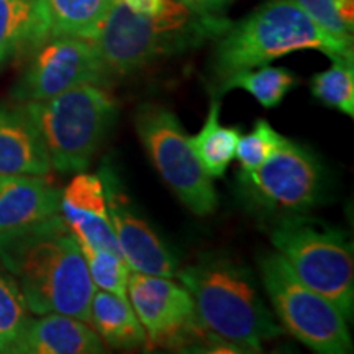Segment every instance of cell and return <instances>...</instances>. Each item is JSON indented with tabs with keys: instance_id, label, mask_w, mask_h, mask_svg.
<instances>
[{
	"instance_id": "1",
	"label": "cell",
	"mask_w": 354,
	"mask_h": 354,
	"mask_svg": "<svg viewBox=\"0 0 354 354\" xmlns=\"http://www.w3.org/2000/svg\"><path fill=\"white\" fill-rule=\"evenodd\" d=\"M0 263L30 312L63 313L88 323L95 286L82 248L61 214L0 234Z\"/></svg>"
},
{
	"instance_id": "2",
	"label": "cell",
	"mask_w": 354,
	"mask_h": 354,
	"mask_svg": "<svg viewBox=\"0 0 354 354\" xmlns=\"http://www.w3.org/2000/svg\"><path fill=\"white\" fill-rule=\"evenodd\" d=\"M176 277L192 295L198 325L233 353H259L282 333L253 272L230 254H203Z\"/></svg>"
},
{
	"instance_id": "3",
	"label": "cell",
	"mask_w": 354,
	"mask_h": 354,
	"mask_svg": "<svg viewBox=\"0 0 354 354\" xmlns=\"http://www.w3.org/2000/svg\"><path fill=\"white\" fill-rule=\"evenodd\" d=\"M216 15H201L177 0H162L161 10L141 15L113 0L100 32L92 39L105 84L130 76L161 56L196 46L227 30Z\"/></svg>"
},
{
	"instance_id": "4",
	"label": "cell",
	"mask_w": 354,
	"mask_h": 354,
	"mask_svg": "<svg viewBox=\"0 0 354 354\" xmlns=\"http://www.w3.org/2000/svg\"><path fill=\"white\" fill-rule=\"evenodd\" d=\"M302 50H317L333 59L353 56V43L331 37L294 0H268L220 35L212 68L216 87L236 74Z\"/></svg>"
},
{
	"instance_id": "5",
	"label": "cell",
	"mask_w": 354,
	"mask_h": 354,
	"mask_svg": "<svg viewBox=\"0 0 354 354\" xmlns=\"http://www.w3.org/2000/svg\"><path fill=\"white\" fill-rule=\"evenodd\" d=\"M51 167L82 172L91 165L117 117L113 97L97 84H82L46 100L26 102Z\"/></svg>"
},
{
	"instance_id": "6",
	"label": "cell",
	"mask_w": 354,
	"mask_h": 354,
	"mask_svg": "<svg viewBox=\"0 0 354 354\" xmlns=\"http://www.w3.org/2000/svg\"><path fill=\"white\" fill-rule=\"evenodd\" d=\"M271 243L305 286L331 300L351 320L354 259L346 233L300 215L286 216L272 227Z\"/></svg>"
},
{
	"instance_id": "7",
	"label": "cell",
	"mask_w": 354,
	"mask_h": 354,
	"mask_svg": "<svg viewBox=\"0 0 354 354\" xmlns=\"http://www.w3.org/2000/svg\"><path fill=\"white\" fill-rule=\"evenodd\" d=\"M261 281L282 330L320 354H348L353 339L342 310L294 272L276 250L259 258Z\"/></svg>"
},
{
	"instance_id": "8",
	"label": "cell",
	"mask_w": 354,
	"mask_h": 354,
	"mask_svg": "<svg viewBox=\"0 0 354 354\" xmlns=\"http://www.w3.org/2000/svg\"><path fill=\"white\" fill-rule=\"evenodd\" d=\"M238 184L248 207L279 220L307 214L318 205L325 174L312 149L281 136L263 165L238 174Z\"/></svg>"
},
{
	"instance_id": "9",
	"label": "cell",
	"mask_w": 354,
	"mask_h": 354,
	"mask_svg": "<svg viewBox=\"0 0 354 354\" xmlns=\"http://www.w3.org/2000/svg\"><path fill=\"white\" fill-rule=\"evenodd\" d=\"M135 127L141 145L165 183L198 216L214 214L218 196L214 179L202 169L179 118L158 104L136 109Z\"/></svg>"
},
{
	"instance_id": "10",
	"label": "cell",
	"mask_w": 354,
	"mask_h": 354,
	"mask_svg": "<svg viewBox=\"0 0 354 354\" xmlns=\"http://www.w3.org/2000/svg\"><path fill=\"white\" fill-rule=\"evenodd\" d=\"M127 297L146 331V343L180 348L209 336L198 325L192 295L172 277L130 272Z\"/></svg>"
},
{
	"instance_id": "11",
	"label": "cell",
	"mask_w": 354,
	"mask_h": 354,
	"mask_svg": "<svg viewBox=\"0 0 354 354\" xmlns=\"http://www.w3.org/2000/svg\"><path fill=\"white\" fill-rule=\"evenodd\" d=\"M32 53L28 66L12 88V97L17 102L46 100L82 84H105L91 39L50 38Z\"/></svg>"
},
{
	"instance_id": "12",
	"label": "cell",
	"mask_w": 354,
	"mask_h": 354,
	"mask_svg": "<svg viewBox=\"0 0 354 354\" xmlns=\"http://www.w3.org/2000/svg\"><path fill=\"white\" fill-rule=\"evenodd\" d=\"M100 179L104 184L105 201L113 233L117 236L122 256L131 271L151 274V276L176 277L177 261L169 248L161 241L146 221L131 207L123 194L122 184L109 165L102 166Z\"/></svg>"
},
{
	"instance_id": "13",
	"label": "cell",
	"mask_w": 354,
	"mask_h": 354,
	"mask_svg": "<svg viewBox=\"0 0 354 354\" xmlns=\"http://www.w3.org/2000/svg\"><path fill=\"white\" fill-rule=\"evenodd\" d=\"M59 214L81 246L120 253L99 174H77L61 192Z\"/></svg>"
},
{
	"instance_id": "14",
	"label": "cell",
	"mask_w": 354,
	"mask_h": 354,
	"mask_svg": "<svg viewBox=\"0 0 354 354\" xmlns=\"http://www.w3.org/2000/svg\"><path fill=\"white\" fill-rule=\"evenodd\" d=\"M104 343L87 322L63 315L44 313L28 318L13 344V354H99Z\"/></svg>"
},
{
	"instance_id": "15",
	"label": "cell",
	"mask_w": 354,
	"mask_h": 354,
	"mask_svg": "<svg viewBox=\"0 0 354 354\" xmlns=\"http://www.w3.org/2000/svg\"><path fill=\"white\" fill-rule=\"evenodd\" d=\"M61 190L43 176L0 174V234L59 214Z\"/></svg>"
},
{
	"instance_id": "16",
	"label": "cell",
	"mask_w": 354,
	"mask_h": 354,
	"mask_svg": "<svg viewBox=\"0 0 354 354\" xmlns=\"http://www.w3.org/2000/svg\"><path fill=\"white\" fill-rule=\"evenodd\" d=\"M51 169L41 135L24 105L0 107V174L46 177Z\"/></svg>"
},
{
	"instance_id": "17",
	"label": "cell",
	"mask_w": 354,
	"mask_h": 354,
	"mask_svg": "<svg viewBox=\"0 0 354 354\" xmlns=\"http://www.w3.org/2000/svg\"><path fill=\"white\" fill-rule=\"evenodd\" d=\"M113 0H38L44 41L56 37L94 39ZM43 41V43H44Z\"/></svg>"
},
{
	"instance_id": "18",
	"label": "cell",
	"mask_w": 354,
	"mask_h": 354,
	"mask_svg": "<svg viewBox=\"0 0 354 354\" xmlns=\"http://www.w3.org/2000/svg\"><path fill=\"white\" fill-rule=\"evenodd\" d=\"M88 323L102 343L110 348L138 349L146 346V331L128 297L95 290L92 295Z\"/></svg>"
},
{
	"instance_id": "19",
	"label": "cell",
	"mask_w": 354,
	"mask_h": 354,
	"mask_svg": "<svg viewBox=\"0 0 354 354\" xmlns=\"http://www.w3.org/2000/svg\"><path fill=\"white\" fill-rule=\"evenodd\" d=\"M240 135L241 131L238 127H223L220 123V97L215 95L201 131L189 136L190 148L197 161L212 179L225 176L236 154Z\"/></svg>"
},
{
	"instance_id": "20",
	"label": "cell",
	"mask_w": 354,
	"mask_h": 354,
	"mask_svg": "<svg viewBox=\"0 0 354 354\" xmlns=\"http://www.w3.org/2000/svg\"><path fill=\"white\" fill-rule=\"evenodd\" d=\"M43 41L38 0H0V64Z\"/></svg>"
},
{
	"instance_id": "21",
	"label": "cell",
	"mask_w": 354,
	"mask_h": 354,
	"mask_svg": "<svg viewBox=\"0 0 354 354\" xmlns=\"http://www.w3.org/2000/svg\"><path fill=\"white\" fill-rule=\"evenodd\" d=\"M297 86V77L286 68H272L266 64L259 68L245 71V73L236 74V76L227 79L221 82L216 91L218 95L232 88H243L250 92L256 100L266 109H272L286 99V95Z\"/></svg>"
},
{
	"instance_id": "22",
	"label": "cell",
	"mask_w": 354,
	"mask_h": 354,
	"mask_svg": "<svg viewBox=\"0 0 354 354\" xmlns=\"http://www.w3.org/2000/svg\"><path fill=\"white\" fill-rule=\"evenodd\" d=\"M312 94L326 107L354 117V56H336L312 77Z\"/></svg>"
},
{
	"instance_id": "23",
	"label": "cell",
	"mask_w": 354,
	"mask_h": 354,
	"mask_svg": "<svg viewBox=\"0 0 354 354\" xmlns=\"http://www.w3.org/2000/svg\"><path fill=\"white\" fill-rule=\"evenodd\" d=\"M28 318L19 286L6 268H0V353L12 351Z\"/></svg>"
},
{
	"instance_id": "24",
	"label": "cell",
	"mask_w": 354,
	"mask_h": 354,
	"mask_svg": "<svg viewBox=\"0 0 354 354\" xmlns=\"http://www.w3.org/2000/svg\"><path fill=\"white\" fill-rule=\"evenodd\" d=\"M92 282L100 290L127 297L130 266L120 253L105 248L81 246Z\"/></svg>"
},
{
	"instance_id": "25",
	"label": "cell",
	"mask_w": 354,
	"mask_h": 354,
	"mask_svg": "<svg viewBox=\"0 0 354 354\" xmlns=\"http://www.w3.org/2000/svg\"><path fill=\"white\" fill-rule=\"evenodd\" d=\"M282 135L274 130L271 123L264 118L254 122L253 130L246 135H240L236 145V154L234 156L240 161V172L254 171L266 161L276 148Z\"/></svg>"
},
{
	"instance_id": "26",
	"label": "cell",
	"mask_w": 354,
	"mask_h": 354,
	"mask_svg": "<svg viewBox=\"0 0 354 354\" xmlns=\"http://www.w3.org/2000/svg\"><path fill=\"white\" fill-rule=\"evenodd\" d=\"M294 2L331 37L353 43V32L338 17L333 0H294Z\"/></svg>"
},
{
	"instance_id": "27",
	"label": "cell",
	"mask_w": 354,
	"mask_h": 354,
	"mask_svg": "<svg viewBox=\"0 0 354 354\" xmlns=\"http://www.w3.org/2000/svg\"><path fill=\"white\" fill-rule=\"evenodd\" d=\"M177 2L201 15H218L233 0H177Z\"/></svg>"
},
{
	"instance_id": "28",
	"label": "cell",
	"mask_w": 354,
	"mask_h": 354,
	"mask_svg": "<svg viewBox=\"0 0 354 354\" xmlns=\"http://www.w3.org/2000/svg\"><path fill=\"white\" fill-rule=\"evenodd\" d=\"M130 10L141 15H154L161 10L162 0H122Z\"/></svg>"
},
{
	"instance_id": "29",
	"label": "cell",
	"mask_w": 354,
	"mask_h": 354,
	"mask_svg": "<svg viewBox=\"0 0 354 354\" xmlns=\"http://www.w3.org/2000/svg\"><path fill=\"white\" fill-rule=\"evenodd\" d=\"M333 3L343 24L354 32V0H333Z\"/></svg>"
}]
</instances>
